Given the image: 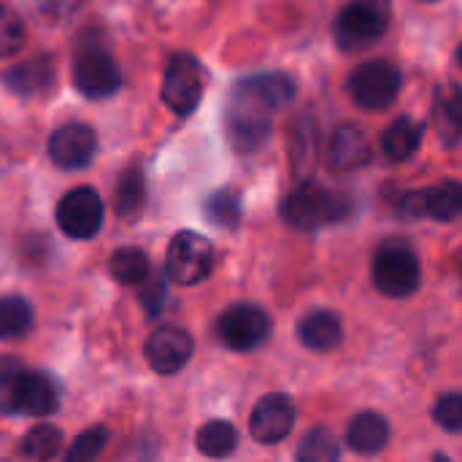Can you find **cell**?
<instances>
[{
  "label": "cell",
  "instance_id": "obj_1",
  "mask_svg": "<svg viewBox=\"0 0 462 462\" xmlns=\"http://www.w3.org/2000/svg\"><path fill=\"white\" fill-rule=\"evenodd\" d=\"M295 97V81L287 73H257L241 79L225 108V130L238 154H252L265 146L271 135L273 114L290 106Z\"/></svg>",
  "mask_w": 462,
  "mask_h": 462
},
{
  "label": "cell",
  "instance_id": "obj_2",
  "mask_svg": "<svg viewBox=\"0 0 462 462\" xmlns=\"http://www.w3.org/2000/svg\"><path fill=\"white\" fill-rule=\"evenodd\" d=\"M352 214V198L303 181L282 200V219L295 230H317L344 222Z\"/></svg>",
  "mask_w": 462,
  "mask_h": 462
},
{
  "label": "cell",
  "instance_id": "obj_3",
  "mask_svg": "<svg viewBox=\"0 0 462 462\" xmlns=\"http://www.w3.org/2000/svg\"><path fill=\"white\" fill-rule=\"evenodd\" d=\"M393 22L390 0H349L336 19V43L344 51H360L376 43Z\"/></svg>",
  "mask_w": 462,
  "mask_h": 462
},
{
  "label": "cell",
  "instance_id": "obj_4",
  "mask_svg": "<svg viewBox=\"0 0 462 462\" xmlns=\"http://www.w3.org/2000/svg\"><path fill=\"white\" fill-rule=\"evenodd\" d=\"M374 284L387 298H409L420 290L422 268L414 249L403 241H387L374 257Z\"/></svg>",
  "mask_w": 462,
  "mask_h": 462
},
{
  "label": "cell",
  "instance_id": "obj_5",
  "mask_svg": "<svg viewBox=\"0 0 462 462\" xmlns=\"http://www.w3.org/2000/svg\"><path fill=\"white\" fill-rule=\"evenodd\" d=\"M214 268V246L195 230H181L171 238L165 252V276L173 284L195 287L208 279Z\"/></svg>",
  "mask_w": 462,
  "mask_h": 462
},
{
  "label": "cell",
  "instance_id": "obj_6",
  "mask_svg": "<svg viewBox=\"0 0 462 462\" xmlns=\"http://www.w3.org/2000/svg\"><path fill=\"white\" fill-rule=\"evenodd\" d=\"M401 70L390 60H368L349 76V95L365 111H384L401 95Z\"/></svg>",
  "mask_w": 462,
  "mask_h": 462
},
{
  "label": "cell",
  "instance_id": "obj_7",
  "mask_svg": "<svg viewBox=\"0 0 462 462\" xmlns=\"http://www.w3.org/2000/svg\"><path fill=\"white\" fill-rule=\"evenodd\" d=\"M271 330H273V322H271L268 311H263L254 303L230 306L217 319V336L233 352H252V349L263 346L271 338Z\"/></svg>",
  "mask_w": 462,
  "mask_h": 462
},
{
  "label": "cell",
  "instance_id": "obj_8",
  "mask_svg": "<svg viewBox=\"0 0 462 462\" xmlns=\"http://www.w3.org/2000/svg\"><path fill=\"white\" fill-rule=\"evenodd\" d=\"M203 97V68L192 54H173L165 79H162V100L165 106L179 114L189 116Z\"/></svg>",
  "mask_w": 462,
  "mask_h": 462
},
{
  "label": "cell",
  "instance_id": "obj_9",
  "mask_svg": "<svg viewBox=\"0 0 462 462\" xmlns=\"http://www.w3.org/2000/svg\"><path fill=\"white\" fill-rule=\"evenodd\" d=\"M103 198L92 187H76L65 192L57 203V225L68 238H92L103 227Z\"/></svg>",
  "mask_w": 462,
  "mask_h": 462
},
{
  "label": "cell",
  "instance_id": "obj_10",
  "mask_svg": "<svg viewBox=\"0 0 462 462\" xmlns=\"http://www.w3.org/2000/svg\"><path fill=\"white\" fill-rule=\"evenodd\" d=\"M57 409H60V387H57V382L49 374L22 368L19 376L14 379V387H11L8 414L43 420V417H51Z\"/></svg>",
  "mask_w": 462,
  "mask_h": 462
},
{
  "label": "cell",
  "instance_id": "obj_11",
  "mask_svg": "<svg viewBox=\"0 0 462 462\" xmlns=\"http://www.w3.org/2000/svg\"><path fill=\"white\" fill-rule=\"evenodd\" d=\"M73 84L84 97H108L122 87L119 62L106 49H81L73 62Z\"/></svg>",
  "mask_w": 462,
  "mask_h": 462
},
{
  "label": "cell",
  "instance_id": "obj_12",
  "mask_svg": "<svg viewBox=\"0 0 462 462\" xmlns=\"http://www.w3.org/2000/svg\"><path fill=\"white\" fill-rule=\"evenodd\" d=\"M295 428V403L284 393H273L260 398V403L252 411L249 420V433L257 444L273 447L282 444Z\"/></svg>",
  "mask_w": 462,
  "mask_h": 462
},
{
  "label": "cell",
  "instance_id": "obj_13",
  "mask_svg": "<svg viewBox=\"0 0 462 462\" xmlns=\"http://www.w3.org/2000/svg\"><path fill=\"white\" fill-rule=\"evenodd\" d=\"M97 152V135L84 122H68L49 138V157L62 171H81Z\"/></svg>",
  "mask_w": 462,
  "mask_h": 462
},
{
  "label": "cell",
  "instance_id": "obj_14",
  "mask_svg": "<svg viewBox=\"0 0 462 462\" xmlns=\"http://www.w3.org/2000/svg\"><path fill=\"white\" fill-rule=\"evenodd\" d=\"M192 349H195L192 336L181 328H160L149 336V341L143 346L149 368L160 376L179 374L189 363Z\"/></svg>",
  "mask_w": 462,
  "mask_h": 462
},
{
  "label": "cell",
  "instance_id": "obj_15",
  "mask_svg": "<svg viewBox=\"0 0 462 462\" xmlns=\"http://www.w3.org/2000/svg\"><path fill=\"white\" fill-rule=\"evenodd\" d=\"M54 76H57L54 60L49 54H38L14 65L5 73V87L19 97H38L54 87Z\"/></svg>",
  "mask_w": 462,
  "mask_h": 462
},
{
  "label": "cell",
  "instance_id": "obj_16",
  "mask_svg": "<svg viewBox=\"0 0 462 462\" xmlns=\"http://www.w3.org/2000/svg\"><path fill=\"white\" fill-rule=\"evenodd\" d=\"M433 122L436 133L444 146H457L462 143V87L449 81L436 89L433 100Z\"/></svg>",
  "mask_w": 462,
  "mask_h": 462
},
{
  "label": "cell",
  "instance_id": "obj_17",
  "mask_svg": "<svg viewBox=\"0 0 462 462\" xmlns=\"http://www.w3.org/2000/svg\"><path fill=\"white\" fill-rule=\"evenodd\" d=\"M371 160V143L368 135L357 125H341L333 133L330 141V165L338 173H349L363 168Z\"/></svg>",
  "mask_w": 462,
  "mask_h": 462
},
{
  "label": "cell",
  "instance_id": "obj_18",
  "mask_svg": "<svg viewBox=\"0 0 462 462\" xmlns=\"http://www.w3.org/2000/svg\"><path fill=\"white\" fill-rule=\"evenodd\" d=\"M298 338L311 352H333L344 338V328H341L338 314H333L328 309L309 311L298 322Z\"/></svg>",
  "mask_w": 462,
  "mask_h": 462
},
{
  "label": "cell",
  "instance_id": "obj_19",
  "mask_svg": "<svg viewBox=\"0 0 462 462\" xmlns=\"http://www.w3.org/2000/svg\"><path fill=\"white\" fill-rule=\"evenodd\" d=\"M387 441H390V422H387L382 414H376V411H363V414H357V417L349 422L346 444H349L352 452L371 457V455L384 452Z\"/></svg>",
  "mask_w": 462,
  "mask_h": 462
},
{
  "label": "cell",
  "instance_id": "obj_20",
  "mask_svg": "<svg viewBox=\"0 0 462 462\" xmlns=\"http://www.w3.org/2000/svg\"><path fill=\"white\" fill-rule=\"evenodd\" d=\"M422 146V125L411 116H398L382 135V149L393 162H406Z\"/></svg>",
  "mask_w": 462,
  "mask_h": 462
},
{
  "label": "cell",
  "instance_id": "obj_21",
  "mask_svg": "<svg viewBox=\"0 0 462 462\" xmlns=\"http://www.w3.org/2000/svg\"><path fill=\"white\" fill-rule=\"evenodd\" d=\"M114 206H116V214L122 219H135L143 211V206H146V179H143L141 165H130L122 173V179L116 184Z\"/></svg>",
  "mask_w": 462,
  "mask_h": 462
},
{
  "label": "cell",
  "instance_id": "obj_22",
  "mask_svg": "<svg viewBox=\"0 0 462 462\" xmlns=\"http://www.w3.org/2000/svg\"><path fill=\"white\" fill-rule=\"evenodd\" d=\"M108 271L119 284L138 287L152 276V260L146 257V252H141L135 246H122L111 254Z\"/></svg>",
  "mask_w": 462,
  "mask_h": 462
},
{
  "label": "cell",
  "instance_id": "obj_23",
  "mask_svg": "<svg viewBox=\"0 0 462 462\" xmlns=\"http://www.w3.org/2000/svg\"><path fill=\"white\" fill-rule=\"evenodd\" d=\"M236 447H238V430L225 420H214L198 430V449H200V455H206L211 460L230 457L236 452Z\"/></svg>",
  "mask_w": 462,
  "mask_h": 462
},
{
  "label": "cell",
  "instance_id": "obj_24",
  "mask_svg": "<svg viewBox=\"0 0 462 462\" xmlns=\"http://www.w3.org/2000/svg\"><path fill=\"white\" fill-rule=\"evenodd\" d=\"M290 154H292L295 176L306 179L314 171V162H317L314 160L317 157V125H314V119L309 114L292 130V149H290Z\"/></svg>",
  "mask_w": 462,
  "mask_h": 462
},
{
  "label": "cell",
  "instance_id": "obj_25",
  "mask_svg": "<svg viewBox=\"0 0 462 462\" xmlns=\"http://www.w3.org/2000/svg\"><path fill=\"white\" fill-rule=\"evenodd\" d=\"M206 219L217 227H225V230H236L241 225V217H244V203H241V195L230 187L225 189H217L214 195H208L206 206Z\"/></svg>",
  "mask_w": 462,
  "mask_h": 462
},
{
  "label": "cell",
  "instance_id": "obj_26",
  "mask_svg": "<svg viewBox=\"0 0 462 462\" xmlns=\"http://www.w3.org/2000/svg\"><path fill=\"white\" fill-rule=\"evenodd\" d=\"M60 452H62V430L49 422L35 425L19 447V455L24 460H51Z\"/></svg>",
  "mask_w": 462,
  "mask_h": 462
},
{
  "label": "cell",
  "instance_id": "obj_27",
  "mask_svg": "<svg viewBox=\"0 0 462 462\" xmlns=\"http://www.w3.org/2000/svg\"><path fill=\"white\" fill-rule=\"evenodd\" d=\"M32 328V306L19 295L0 298V338H19Z\"/></svg>",
  "mask_w": 462,
  "mask_h": 462
},
{
  "label": "cell",
  "instance_id": "obj_28",
  "mask_svg": "<svg viewBox=\"0 0 462 462\" xmlns=\"http://www.w3.org/2000/svg\"><path fill=\"white\" fill-rule=\"evenodd\" d=\"M428 195V217L439 219V222H452L462 211V184L460 181H441L430 189H425Z\"/></svg>",
  "mask_w": 462,
  "mask_h": 462
},
{
  "label": "cell",
  "instance_id": "obj_29",
  "mask_svg": "<svg viewBox=\"0 0 462 462\" xmlns=\"http://www.w3.org/2000/svg\"><path fill=\"white\" fill-rule=\"evenodd\" d=\"M338 457H341L338 439L328 428L309 430L303 436V441L298 444V452H295V460L298 462H336Z\"/></svg>",
  "mask_w": 462,
  "mask_h": 462
},
{
  "label": "cell",
  "instance_id": "obj_30",
  "mask_svg": "<svg viewBox=\"0 0 462 462\" xmlns=\"http://www.w3.org/2000/svg\"><path fill=\"white\" fill-rule=\"evenodd\" d=\"M106 444H108V430L106 428H89L65 449L62 457L68 462H89L106 449Z\"/></svg>",
  "mask_w": 462,
  "mask_h": 462
},
{
  "label": "cell",
  "instance_id": "obj_31",
  "mask_svg": "<svg viewBox=\"0 0 462 462\" xmlns=\"http://www.w3.org/2000/svg\"><path fill=\"white\" fill-rule=\"evenodd\" d=\"M24 46V22L22 16L0 3V57H11Z\"/></svg>",
  "mask_w": 462,
  "mask_h": 462
},
{
  "label": "cell",
  "instance_id": "obj_32",
  "mask_svg": "<svg viewBox=\"0 0 462 462\" xmlns=\"http://www.w3.org/2000/svg\"><path fill=\"white\" fill-rule=\"evenodd\" d=\"M433 420L447 433H462V393H444L433 406Z\"/></svg>",
  "mask_w": 462,
  "mask_h": 462
},
{
  "label": "cell",
  "instance_id": "obj_33",
  "mask_svg": "<svg viewBox=\"0 0 462 462\" xmlns=\"http://www.w3.org/2000/svg\"><path fill=\"white\" fill-rule=\"evenodd\" d=\"M141 303L146 309V317H157L165 306V298H168V284H165V276L162 273H154L141 284Z\"/></svg>",
  "mask_w": 462,
  "mask_h": 462
},
{
  "label": "cell",
  "instance_id": "obj_34",
  "mask_svg": "<svg viewBox=\"0 0 462 462\" xmlns=\"http://www.w3.org/2000/svg\"><path fill=\"white\" fill-rule=\"evenodd\" d=\"M24 365L16 357H0V411L8 414V401H11V387L14 379L19 376Z\"/></svg>",
  "mask_w": 462,
  "mask_h": 462
},
{
  "label": "cell",
  "instance_id": "obj_35",
  "mask_svg": "<svg viewBox=\"0 0 462 462\" xmlns=\"http://www.w3.org/2000/svg\"><path fill=\"white\" fill-rule=\"evenodd\" d=\"M401 214L406 219H420V217H428V195L425 189L422 192H406L398 203Z\"/></svg>",
  "mask_w": 462,
  "mask_h": 462
},
{
  "label": "cell",
  "instance_id": "obj_36",
  "mask_svg": "<svg viewBox=\"0 0 462 462\" xmlns=\"http://www.w3.org/2000/svg\"><path fill=\"white\" fill-rule=\"evenodd\" d=\"M79 3L81 0H35V5H38V11L43 14V16H49V19H68L76 8H79Z\"/></svg>",
  "mask_w": 462,
  "mask_h": 462
},
{
  "label": "cell",
  "instance_id": "obj_37",
  "mask_svg": "<svg viewBox=\"0 0 462 462\" xmlns=\"http://www.w3.org/2000/svg\"><path fill=\"white\" fill-rule=\"evenodd\" d=\"M457 62L462 65V43H460V49H457Z\"/></svg>",
  "mask_w": 462,
  "mask_h": 462
},
{
  "label": "cell",
  "instance_id": "obj_38",
  "mask_svg": "<svg viewBox=\"0 0 462 462\" xmlns=\"http://www.w3.org/2000/svg\"><path fill=\"white\" fill-rule=\"evenodd\" d=\"M422 3H436V0H422Z\"/></svg>",
  "mask_w": 462,
  "mask_h": 462
}]
</instances>
